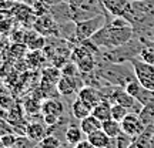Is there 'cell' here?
I'll list each match as a JSON object with an SVG mask.
<instances>
[{"mask_svg": "<svg viewBox=\"0 0 154 148\" xmlns=\"http://www.w3.org/2000/svg\"><path fill=\"white\" fill-rule=\"evenodd\" d=\"M133 26L126 17H113L103 29H100L93 37L87 40L97 49L113 50L126 46L133 37Z\"/></svg>", "mask_w": 154, "mask_h": 148, "instance_id": "6da1fadb", "label": "cell"}, {"mask_svg": "<svg viewBox=\"0 0 154 148\" xmlns=\"http://www.w3.org/2000/svg\"><path fill=\"white\" fill-rule=\"evenodd\" d=\"M97 76L100 78H104L107 83H110L113 86H119V87H126L127 83L136 78L134 70L127 71L124 67L119 64V63H106L101 64L99 68H96Z\"/></svg>", "mask_w": 154, "mask_h": 148, "instance_id": "7a4b0ae2", "label": "cell"}, {"mask_svg": "<svg viewBox=\"0 0 154 148\" xmlns=\"http://www.w3.org/2000/svg\"><path fill=\"white\" fill-rule=\"evenodd\" d=\"M69 6L72 11V20L74 23L91 19L106 11L101 0H70Z\"/></svg>", "mask_w": 154, "mask_h": 148, "instance_id": "3957f363", "label": "cell"}, {"mask_svg": "<svg viewBox=\"0 0 154 148\" xmlns=\"http://www.w3.org/2000/svg\"><path fill=\"white\" fill-rule=\"evenodd\" d=\"M107 16L104 13L103 14H97V16L87 19V20H82V22L76 23L74 27V36H76V41H87L93 37L94 34L99 32L100 29H103L107 24Z\"/></svg>", "mask_w": 154, "mask_h": 148, "instance_id": "277c9868", "label": "cell"}, {"mask_svg": "<svg viewBox=\"0 0 154 148\" xmlns=\"http://www.w3.org/2000/svg\"><path fill=\"white\" fill-rule=\"evenodd\" d=\"M70 60L76 63L82 74H90L96 70V61L94 54L88 46H77L70 53Z\"/></svg>", "mask_w": 154, "mask_h": 148, "instance_id": "5b68a950", "label": "cell"}, {"mask_svg": "<svg viewBox=\"0 0 154 148\" xmlns=\"http://www.w3.org/2000/svg\"><path fill=\"white\" fill-rule=\"evenodd\" d=\"M130 64L133 66L136 78L140 81V84L144 88L154 91V64L146 63L140 59H131Z\"/></svg>", "mask_w": 154, "mask_h": 148, "instance_id": "8992f818", "label": "cell"}, {"mask_svg": "<svg viewBox=\"0 0 154 148\" xmlns=\"http://www.w3.org/2000/svg\"><path fill=\"white\" fill-rule=\"evenodd\" d=\"M33 29L43 36H60V24L53 19L51 14H42L36 17Z\"/></svg>", "mask_w": 154, "mask_h": 148, "instance_id": "52a82bcc", "label": "cell"}, {"mask_svg": "<svg viewBox=\"0 0 154 148\" xmlns=\"http://www.w3.org/2000/svg\"><path fill=\"white\" fill-rule=\"evenodd\" d=\"M120 124L123 132L131 138L138 137L146 131V125L143 124L141 118L138 117V114H134V113H128Z\"/></svg>", "mask_w": 154, "mask_h": 148, "instance_id": "ba28073f", "label": "cell"}, {"mask_svg": "<svg viewBox=\"0 0 154 148\" xmlns=\"http://www.w3.org/2000/svg\"><path fill=\"white\" fill-rule=\"evenodd\" d=\"M101 3L113 17H124L131 7V0H101Z\"/></svg>", "mask_w": 154, "mask_h": 148, "instance_id": "9c48e42d", "label": "cell"}, {"mask_svg": "<svg viewBox=\"0 0 154 148\" xmlns=\"http://www.w3.org/2000/svg\"><path fill=\"white\" fill-rule=\"evenodd\" d=\"M77 98H80L83 103H86L88 107L93 108L94 105L99 104L104 97L101 95V93L99 91L97 87H93V86H83V87L79 90V93H77Z\"/></svg>", "mask_w": 154, "mask_h": 148, "instance_id": "30bf717a", "label": "cell"}, {"mask_svg": "<svg viewBox=\"0 0 154 148\" xmlns=\"http://www.w3.org/2000/svg\"><path fill=\"white\" fill-rule=\"evenodd\" d=\"M57 91L59 94H61L63 97H70L73 94H77L79 90H80V84H79V80L77 77H66V76H61V78L57 83Z\"/></svg>", "mask_w": 154, "mask_h": 148, "instance_id": "8fae6325", "label": "cell"}, {"mask_svg": "<svg viewBox=\"0 0 154 148\" xmlns=\"http://www.w3.org/2000/svg\"><path fill=\"white\" fill-rule=\"evenodd\" d=\"M24 134H26V137H27L29 140H32V141H34V143H40L49 132H47V130H46L44 124L36 121V122H30V124L26 125Z\"/></svg>", "mask_w": 154, "mask_h": 148, "instance_id": "7c38bea8", "label": "cell"}, {"mask_svg": "<svg viewBox=\"0 0 154 148\" xmlns=\"http://www.w3.org/2000/svg\"><path fill=\"white\" fill-rule=\"evenodd\" d=\"M64 113V105L60 100L49 98L42 103V114L43 115H57L60 117Z\"/></svg>", "mask_w": 154, "mask_h": 148, "instance_id": "4fadbf2b", "label": "cell"}, {"mask_svg": "<svg viewBox=\"0 0 154 148\" xmlns=\"http://www.w3.org/2000/svg\"><path fill=\"white\" fill-rule=\"evenodd\" d=\"M26 47L30 51H36V50H43L46 47V36L34 32H27L26 36Z\"/></svg>", "mask_w": 154, "mask_h": 148, "instance_id": "5bb4252c", "label": "cell"}, {"mask_svg": "<svg viewBox=\"0 0 154 148\" xmlns=\"http://www.w3.org/2000/svg\"><path fill=\"white\" fill-rule=\"evenodd\" d=\"M86 137V134L82 131L80 125H70L66 128V132H64V140L69 145H77L79 143H82Z\"/></svg>", "mask_w": 154, "mask_h": 148, "instance_id": "9a60e30c", "label": "cell"}, {"mask_svg": "<svg viewBox=\"0 0 154 148\" xmlns=\"http://www.w3.org/2000/svg\"><path fill=\"white\" fill-rule=\"evenodd\" d=\"M91 114H93L96 118H99L101 122L106 120H110L111 118V103L107 98H103L99 104L93 107Z\"/></svg>", "mask_w": 154, "mask_h": 148, "instance_id": "2e32d148", "label": "cell"}, {"mask_svg": "<svg viewBox=\"0 0 154 148\" xmlns=\"http://www.w3.org/2000/svg\"><path fill=\"white\" fill-rule=\"evenodd\" d=\"M86 138H87L88 143L96 148H107L110 145V141H111V138L103 130H97V131L91 132Z\"/></svg>", "mask_w": 154, "mask_h": 148, "instance_id": "e0dca14e", "label": "cell"}, {"mask_svg": "<svg viewBox=\"0 0 154 148\" xmlns=\"http://www.w3.org/2000/svg\"><path fill=\"white\" fill-rule=\"evenodd\" d=\"M60 78H61V71L59 67H44L43 71H42V83L43 84L47 83V87L57 86Z\"/></svg>", "mask_w": 154, "mask_h": 148, "instance_id": "ac0fdd59", "label": "cell"}, {"mask_svg": "<svg viewBox=\"0 0 154 148\" xmlns=\"http://www.w3.org/2000/svg\"><path fill=\"white\" fill-rule=\"evenodd\" d=\"M101 121L99 118H96L93 114H90L88 117L86 118H83V120L79 121V125L82 128V131L86 134V137H87L88 134H91V132L97 131V130H101Z\"/></svg>", "mask_w": 154, "mask_h": 148, "instance_id": "d6986e66", "label": "cell"}, {"mask_svg": "<svg viewBox=\"0 0 154 148\" xmlns=\"http://www.w3.org/2000/svg\"><path fill=\"white\" fill-rule=\"evenodd\" d=\"M91 111H93V108L91 107H88L86 103H83L80 98H77L73 101L72 104V114L73 117L76 118V120H83V118H86V117H88V115L91 114Z\"/></svg>", "mask_w": 154, "mask_h": 148, "instance_id": "ffe728a7", "label": "cell"}, {"mask_svg": "<svg viewBox=\"0 0 154 148\" xmlns=\"http://www.w3.org/2000/svg\"><path fill=\"white\" fill-rule=\"evenodd\" d=\"M154 132V125L150 124V125L146 127V131L138 135L133 140V143L128 145V148H151L150 147V137Z\"/></svg>", "mask_w": 154, "mask_h": 148, "instance_id": "44dd1931", "label": "cell"}, {"mask_svg": "<svg viewBox=\"0 0 154 148\" xmlns=\"http://www.w3.org/2000/svg\"><path fill=\"white\" fill-rule=\"evenodd\" d=\"M101 130H103V131H104L110 138L119 137L121 132H123V130H121V124L119 122V121L113 120V118L103 121V124H101Z\"/></svg>", "mask_w": 154, "mask_h": 148, "instance_id": "7402d4cb", "label": "cell"}, {"mask_svg": "<svg viewBox=\"0 0 154 148\" xmlns=\"http://www.w3.org/2000/svg\"><path fill=\"white\" fill-rule=\"evenodd\" d=\"M27 63H29V66L33 67V68H40L46 63V57L43 56L42 50L30 51V54L27 56Z\"/></svg>", "mask_w": 154, "mask_h": 148, "instance_id": "603a6c76", "label": "cell"}, {"mask_svg": "<svg viewBox=\"0 0 154 148\" xmlns=\"http://www.w3.org/2000/svg\"><path fill=\"white\" fill-rule=\"evenodd\" d=\"M138 117L141 118V121H143V124L146 127L150 125V124H153L154 122V103L153 104L143 105V108H141V111H140Z\"/></svg>", "mask_w": 154, "mask_h": 148, "instance_id": "cb8c5ba5", "label": "cell"}, {"mask_svg": "<svg viewBox=\"0 0 154 148\" xmlns=\"http://www.w3.org/2000/svg\"><path fill=\"white\" fill-rule=\"evenodd\" d=\"M128 113H130V111H128V108H126L124 105L119 104V103L111 104V118H113V120L121 122V121L124 120V117H126Z\"/></svg>", "mask_w": 154, "mask_h": 148, "instance_id": "d4e9b609", "label": "cell"}, {"mask_svg": "<svg viewBox=\"0 0 154 148\" xmlns=\"http://www.w3.org/2000/svg\"><path fill=\"white\" fill-rule=\"evenodd\" d=\"M38 145H40V148H61V141L54 134H47L38 143Z\"/></svg>", "mask_w": 154, "mask_h": 148, "instance_id": "484cf974", "label": "cell"}, {"mask_svg": "<svg viewBox=\"0 0 154 148\" xmlns=\"http://www.w3.org/2000/svg\"><path fill=\"white\" fill-rule=\"evenodd\" d=\"M124 90H126L130 95H133L134 98H138V95L141 94V91L144 90V87L140 84V81H138L137 78H134V80H131L130 83H127V86L124 87Z\"/></svg>", "mask_w": 154, "mask_h": 148, "instance_id": "4316f807", "label": "cell"}, {"mask_svg": "<svg viewBox=\"0 0 154 148\" xmlns=\"http://www.w3.org/2000/svg\"><path fill=\"white\" fill-rule=\"evenodd\" d=\"M61 71V76H66V77H77L80 74V70H79V67L76 66V63L74 61H67L64 66L60 68Z\"/></svg>", "mask_w": 154, "mask_h": 148, "instance_id": "83f0119b", "label": "cell"}, {"mask_svg": "<svg viewBox=\"0 0 154 148\" xmlns=\"http://www.w3.org/2000/svg\"><path fill=\"white\" fill-rule=\"evenodd\" d=\"M111 140H113V141L116 143V148H128V145L133 143V140H134V138L126 135L124 132H121L119 137L111 138Z\"/></svg>", "mask_w": 154, "mask_h": 148, "instance_id": "f1b7e54d", "label": "cell"}, {"mask_svg": "<svg viewBox=\"0 0 154 148\" xmlns=\"http://www.w3.org/2000/svg\"><path fill=\"white\" fill-rule=\"evenodd\" d=\"M138 59L140 60L146 61V63H150V64H154V50L150 49V47H143L138 53Z\"/></svg>", "mask_w": 154, "mask_h": 148, "instance_id": "f546056e", "label": "cell"}, {"mask_svg": "<svg viewBox=\"0 0 154 148\" xmlns=\"http://www.w3.org/2000/svg\"><path fill=\"white\" fill-rule=\"evenodd\" d=\"M11 132H14V127L9 122V120L0 117V138L7 135V134H11Z\"/></svg>", "mask_w": 154, "mask_h": 148, "instance_id": "4dcf8cb0", "label": "cell"}, {"mask_svg": "<svg viewBox=\"0 0 154 148\" xmlns=\"http://www.w3.org/2000/svg\"><path fill=\"white\" fill-rule=\"evenodd\" d=\"M17 138H19V135H17L16 132H11V134H7L5 137H2V141H3L6 148H11V147L16 145Z\"/></svg>", "mask_w": 154, "mask_h": 148, "instance_id": "1f68e13d", "label": "cell"}, {"mask_svg": "<svg viewBox=\"0 0 154 148\" xmlns=\"http://www.w3.org/2000/svg\"><path fill=\"white\" fill-rule=\"evenodd\" d=\"M0 107L5 111H9L10 108H13V100L10 97H5V95H0Z\"/></svg>", "mask_w": 154, "mask_h": 148, "instance_id": "d6a6232c", "label": "cell"}, {"mask_svg": "<svg viewBox=\"0 0 154 148\" xmlns=\"http://www.w3.org/2000/svg\"><path fill=\"white\" fill-rule=\"evenodd\" d=\"M74 148H94V147L90 143H88L87 138H86V140H83L82 143H79L77 145H74Z\"/></svg>", "mask_w": 154, "mask_h": 148, "instance_id": "836d02e7", "label": "cell"}, {"mask_svg": "<svg viewBox=\"0 0 154 148\" xmlns=\"http://www.w3.org/2000/svg\"><path fill=\"white\" fill-rule=\"evenodd\" d=\"M150 147L154 148V132L151 134V137H150Z\"/></svg>", "mask_w": 154, "mask_h": 148, "instance_id": "e575fe53", "label": "cell"}, {"mask_svg": "<svg viewBox=\"0 0 154 148\" xmlns=\"http://www.w3.org/2000/svg\"><path fill=\"white\" fill-rule=\"evenodd\" d=\"M0 148H6L5 144H3V141H2V138H0Z\"/></svg>", "mask_w": 154, "mask_h": 148, "instance_id": "d590c367", "label": "cell"}, {"mask_svg": "<svg viewBox=\"0 0 154 148\" xmlns=\"http://www.w3.org/2000/svg\"><path fill=\"white\" fill-rule=\"evenodd\" d=\"M3 113H7V111H5V110H3V108H2V107H0V115L3 114Z\"/></svg>", "mask_w": 154, "mask_h": 148, "instance_id": "8d00e7d4", "label": "cell"}, {"mask_svg": "<svg viewBox=\"0 0 154 148\" xmlns=\"http://www.w3.org/2000/svg\"><path fill=\"white\" fill-rule=\"evenodd\" d=\"M131 2H147V0H131Z\"/></svg>", "mask_w": 154, "mask_h": 148, "instance_id": "74e56055", "label": "cell"}, {"mask_svg": "<svg viewBox=\"0 0 154 148\" xmlns=\"http://www.w3.org/2000/svg\"><path fill=\"white\" fill-rule=\"evenodd\" d=\"M11 148H19V147H16V145H14V147H11Z\"/></svg>", "mask_w": 154, "mask_h": 148, "instance_id": "f35d334b", "label": "cell"}]
</instances>
